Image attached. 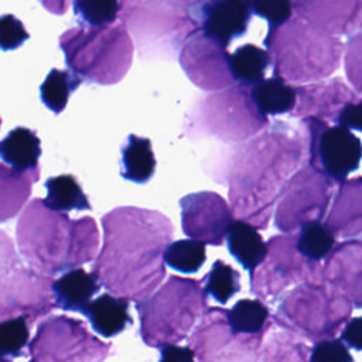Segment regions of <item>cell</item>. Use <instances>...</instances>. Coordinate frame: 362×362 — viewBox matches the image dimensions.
I'll return each instance as SVG.
<instances>
[{"label": "cell", "mask_w": 362, "mask_h": 362, "mask_svg": "<svg viewBox=\"0 0 362 362\" xmlns=\"http://www.w3.org/2000/svg\"><path fill=\"white\" fill-rule=\"evenodd\" d=\"M47 279L23 266L10 236L0 230V321L25 317L28 324L52 307Z\"/></svg>", "instance_id": "1"}, {"label": "cell", "mask_w": 362, "mask_h": 362, "mask_svg": "<svg viewBox=\"0 0 362 362\" xmlns=\"http://www.w3.org/2000/svg\"><path fill=\"white\" fill-rule=\"evenodd\" d=\"M27 354L28 362H103L110 344L92 335L82 321L54 315L38 325Z\"/></svg>", "instance_id": "2"}, {"label": "cell", "mask_w": 362, "mask_h": 362, "mask_svg": "<svg viewBox=\"0 0 362 362\" xmlns=\"http://www.w3.org/2000/svg\"><path fill=\"white\" fill-rule=\"evenodd\" d=\"M199 310L201 300L188 290H182L181 297L177 294L156 297L140 307L143 341L153 348L174 345L187 337Z\"/></svg>", "instance_id": "3"}, {"label": "cell", "mask_w": 362, "mask_h": 362, "mask_svg": "<svg viewBox=\"0 0 362 362\" xmlns=\"http://www.w3.org/2000/svg\"><path fill=\"white\" fill-rule=\"evenodd\" d=\"M223 310H211L189 337L198 362H257L262 335L232 334Z\"/></svg>", "instance_id": "4"}, {"label": "cell", "mask_w": 362, "mask_h": 362, "mask_svg": "<svg viewBox=\"0 0 362 362\" xmlns=\"http://www.w3.org/2000/svg\"><path fill=\"white\" fill-rule=\"evenodd\" d=\"M249 18L250 6L246 1L221 0L202 6L204 31L222 47L246 31Z\"/></svg>", "instance_id": "5"}, {"label": "cell", "mask_w": 362, "mask_h": 362, "mask_svg": "<svg viewBox=\"0 0 362 362\" xmlns=\"http://www.w3.org/2000/svg\"><path fill=\"white\" fill-rule=\"evenodd\" d=\"M320 158L331 177L342 180L359 167L361 141L348 129L329 127L320 140Z\"/></svg>", "instance_id": "6"}, {"label": "cell", "mask_w": 362, "mask_h": 362, "mask_svg": "<svg viewBox=\"0 0 362 362\" xmlns=\"http://www.w3.org/2000/svg\"><path fill=\"white\" fill-rule=\"evenodd\" d=\"M129 303L124 298H117L110 294H102L98 298L89 301L82 310L90 327L95 332L102 337L110 338L132 324V317L129 315Z\"/></svg>", "instance_id": "7"}, {"label": "cell", "mask_w": 362, "mask_h": 362, "mask_svg": "<svg viewBox=\"0 0 362 362\" xmlns=\"http://www.w3.org/2000/svg\"><path fill=\"white\" fill-rule=\"evenodd\" d=\"M51 288L55 307L64 311L81 313L90 297L99 290V283L95 274H89L83 269H75L55 280Z\"/></svg>", "instance_id": "8"}, {"label": "cell", "mask_w": 362, "mask_h": 362, "mask_svg": "<svg viewBox=\"0 0 362 362\" xmlns=\"http://www.w3.org/2000/svg\"><path fill=\"white\" fill-rule=\"evenodd\" d=\"M41 141L27 127H16L0 140V158L17 173L38 170Z\"/></svg>", "instance_id": "9"}, {"label": "cell", "mask_w": 362, "mask_h": 362, "mask_svg": "<svg viewBox=\"0 0 362 362\" xmlns=\"http://www.w3.org/2000/svg\"><path fill=\"white\" fill-rule=\"evenodd\" d=\"M38 170L17 173L0 163V222L14 218L31 194V184L38 178Z\"/></svg>", "instance_id": "10"}, {"label": "cell", "mask_w": 362, "mask_h": 362, "mask_svg": "<svg viewBox=\"0 0 362 362\" xmlns=\"http://www.w3.org/2000/svg\"><path fill=\"white\" fill-rule=\"evenodd\" d=\"M226 243L230 255L247 272H253L263 262L267 253L266 245L257 230L242 221L230 223Z\"/></svg>", "instance_id": "11"}, {"label": "cell", "mask_w": 362, "mask_h": 362, "mask_svg": "<svg viewBox=\"0 0 362 362\" xmlns=\"http://www.w3.org/2000/svg\"><path fill=\"white\" fill-rule=\"evenodd\" d=\"M47 197L41 201L51 211L90 209V204L83 194L81 185L72 175H57L45 181Z\"/></svg>", "instance_id": "12"}, {"label": "cell", "mask_w": 362, "mask_h": 362, "mask_svg": "<svg viewBox=\"0 0 362 362\" xmlns=\"http://www.w3.org/2000/svg\"><path fill=\"white\" fill-rule=\"evenodd\" d=\"M122 167L123 178L139 184L148 181L156 167L150 140L130 134L126 147L122 150Z\"/></svg>", "instance_id": "13"}, {"label": "cell", "mask_w": 362, "mask_h": 362, "mask_svg": "<svg viewBox=\"0 0 362 362\" xmlns=\"http://www.w3.org/2000/svg\"><path fill=\"white\" fill-rule=\"evenodd\" d=\"M269 320V310L257 300H239L228 313L226 322L232 334L263 335Z\"/></svg>", "instance_id": "14"}, {"label": "cell", "mask_w": 362, "mask_h": 362, "mask_svg": "<svg viewBox=\"0 0 362 362\" xmlns=\"http://www.w3.org/2000/svg\"><path fill=\"white\" fill-rule=\"evenodd\" d=\"M252 99L263 115L288 112L296 102L294 89L277 78L259 82L252 90Z\"/></svg>", "instance_id": "15"}, {"label": "cell", "mask_w": 362, "mask_h": 362, "mask_svg": "<svg viewBox=\"0 0 362 362\" xmlns=\"http://www.w3.org/2000/svg\"><path fill=\"white\" fill-rule=\"evenodd\" d=\"M269 65V55L264 49L246 44L239 47L229 58L230 72L235 79L249 85L259 83L264 76V71Z\"/></svg>", "instance_id": "16"}, {"label": "cell", "mask_w": 362, "mask_h": 362, "mask_svg": "<svg viewBox=\"0 0 362 362\" xmlns=\"http://www.w3.org/2000/svg\"><path fill=\"white\" fill-rule=\"evenodd\" d=\"M310 348L288 334L276 332L260 348L257 362H308Z\"/></svg>", "instance_id": "17"}, {"label": "cell", "mask_w": 362, "mask_h": 362, "mask_svg": "<svg viewBox=\"0 0 362 362\" xmlns=\"http://www.w3.org/2000/svg\"><path fill=\"white\" fill-rule=\"evenodd\" d=\"M79 79L61 69H51L40 86V96L42 103L54 113H61L68 102L71 90L76 88Z\"/></svg>", "instance_id": "18"}, {"label": "cell", "mask_w": 362, "mask_h": 362, "mask_svg": "<svg viewBox=\"0 0 362 362\" xmlns=\"http://www.w3.org/2000/svg\"><path fill=\"white\" fill-rule=\"evenodd\" d=\"M206 257L205 246L202 242L184 239L171 243L165 253L164 260L165 263L181 273H195L204 264Z\"/></svg>", "instance_id": "19"}, {"label": "cell", "mask_w": 362, "mask_h": 362, "mask_svg": "<svg viewBox=\"0 0 362 362\" xmlns=\"http://www.w3.org/2000/svg\"><path fill=\"white\" fill-rule=\"evenodd\" d=\"M30 342V324L25 317L0 321V358H18L27 355Z\"/></svg>", "instance_id": "20"}, {"label": "cell", "mask_w": 362, "mask_h": 362, "mask_svg": "<svg viewBox=\"0 0 362 362\" xmlns=\"http://www.w3.org/2000/svg\"><path fill=\"white\" fill-rule=\"evenodd\" d=\"M334 246L332 232L320 222H308L303 226L297 249L308 259L321 260Z\"/></svg>", "instance_id": "21"}, {"label": "cell", "mask_w": 362, "mask_h": 362, "mask_svg": "<svg viewBox=\"0 0 362 362\" xmlns=\"http://www.w3.org/2000/svg\"><path fill=\"white\" fill-rule=\"evenodd\" d=\"M239 274L229 264L216 260L206 277L205 291L218 303L225 304L239 291Z\"/></svg>", "instance_id": "22"}, {"label": "cell", "mask_w": 362, "mask_h": 362, "mask_svg": "<svg viewBox=\"0 0 362 362\" xmlns=\"http://www.w3.org/2000/svg\"><path fill=\"white\" fill-rule=\"evenodd\" d=\"M117 7L119 4L113 0H78L74 3L75 14L90 25L113 21Z\"/></svg>", "instance_id": "23"}, {"label": "cell", "mask_w": 362, "mask_h": 362, "mask_svg": "<svg viewBox=\"0 0 362 362\" xmlns=\"http://www.w3.org/2000/svg\"><path fill=\"white\" fill-rule=\"evenodd\" d=\"M308 362H355L348 346L337 338L317 342L308 355Z\"/></svg>", "instance_id": "24"}, {"label": "cell", "mask_w": 362, "mask_h": 362, "mask_svg": "<svg viewBox=\"0 0 362 362\" xmlns=\"http://www.w3.org/2000/svg\"><path fill=\"white\" fill-rule=\"evenodd\" d=\"M30 37L23 23L13 14L0 16V49L11 51L18 48Z\"/></svg>", "instance_id": "25"}, {"label": "cell", "mask_w": 362, "mask_h": 362, "mask_svg": "<svg viewBox=\"0 0 362 362\" xmlns=\"http://www.w3.org/2000/svg\"><path fill=\"white\" fill-rule=\"evenodd\" d=\"M253 13L266 18L272 28L284 23L291 14V4L284 0H272V1H255L250 3Z\"/></svg>", "instance_id": "26"}, {"label": "cell", "mask_w": 362, "mask_h": 362, "mask_svg": "<svg viewBox=\"0 0 362 362\" xmlns=\"http://www.w3.org/2000/svg\"><path fill=\"white\" fill-rule=\"evenodd\" d=\"M158 362H197L194 351L189 346L163 345L160 346Z\"/></svg>", "instance_id": "27"}, {"label": "cell", "mask_w": 362, "mask_h": 362, "mask_svg": "<svg viewBox=\"0 0 362 362\" xmlns=\"http://www.w3.org/2000/svg\"><path fill=\"white\" fill-rule=\"evenodd\" d=\"M361 338H362V320L361 317L352 318L341 334V341L356 351H361Z\"/></svg>", "instance_id": "28"}, {"label": "cell", "mask_w": 362, "mask_h": 362, "mask_svg": "<svg viewBox=\"0 0 362 362\" xmlns=\"http://www.w3.org/2000/svg\"><path fill=\"white\" fill-rule=\"evenodd\" d=\"M339 127L344 129H354L361 130L362 122H361V105L359 103H351L344 107V110L339 113L338 117Z\"/></svg>", "instance_id": "29"}, {"label": "cell", "mask_w": 362, "mask_h": 362, "mask_svg": "<svg viewBox=\"0 0 362 362\" xmlns=\"http://www.w3.org/2000/svg\"><path fill=\"white\" fill-rule=\"evenodd\" d=\"M0 362H13V361L8 358H0Z\"/></svg>", "instance_id": "30"}, {"label": "cell", "mask_w": 362, "mask_h": 362, "mask_svg": "<svg viewBox=\"0 0 362 362\" xmlns=\"http://www.w3.org/2000/svg\"><path fill=\"white\" fill-rule=\"evenodd\" d=\"M0 126H1V117H0Z\"/></svg>", "instance_id": "31"}]
</instances>
